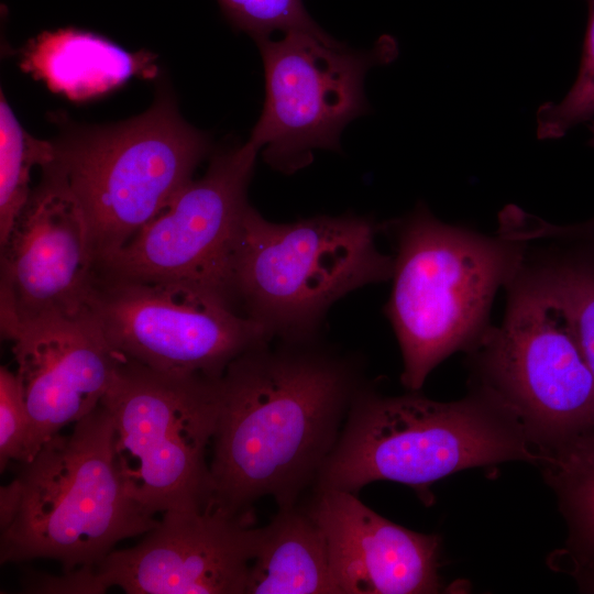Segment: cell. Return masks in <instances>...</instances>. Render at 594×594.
<instances>
[{
    "instance_id": "1",
    "label": "cell",
    "mask_w": 594,
    "mask_h": 594,
    "mask_svg": "<svg viewBox=\"0 0 594 594\" xmlns=\"http://www.w3.org/2000/svg\"><path fill=\"white\" fill-rule=\"evenodd\" d=\"M306 344L255 346L219 378L208 506L244 513L273 496L286 507L314 486L362 385L349 360Z\"/></svg>"
},
{
    "instance_id": "2",
    "label": "cell",
    "mask_w": 594,
    "mask_h": 594,
    "mask_svg": "<svg viewBox=\"0 0 594 594\" xmlns=\"http://www.w3.org/2000/svg\"><path fill=\"white\" fill-rule=\"evenodd\" d=\"M0 490V562L53 559L63 573L94 571L120 541L158 519L128 493L101 404L58 433Z\"/></svg>"
},
{
    "instance_id": "3",
    "label": "cell",
    "mask_w": 594,
    "mask_h": 594,
    "mask_svg": "<svg viewBox=\"0 0 594 594\" xmlns=\"http://www.w3.org/2000/svg\"><path fill=\"white\" fill-rule=\"evenodd\" d=\"M512 460L540 463L542 453L515 414L483 386L450 403L362 387L312 487L356 494L385 480L428 494L431 484L458 471Z\"/></svg>"
},
{
    "instance_id": "4",
    "label": "cell",
    "mask_w": 594,
    "mask_h": 594,
    "mask_svg": "<svg viewBox=\"0 0 594 594\" xmlns=\"http://www.w3.org/2000/svg\"><path fill=\"white\" fill-rule=\"evenodd\" d=\"M393 226L397 249L385 314L402 351V383L418 392L438 364L483 339L497 290L526 263L527 242L444 223L424 204Z\"/></svg>"
},
{
    "instance_id": "5",
    "label": "cell",
    "mask_w": 594,
    "mask_h": 594,
    "mask_svg": "<svg viewBox=\"0 0 594 594\" xmlns=\"http://www.w3.org/2000/svg\"><path fill=\"white\" fill-rule=\"evenodd\" d=\"M378 229L351 215L275 223L249 205L230 256L228 298L272 339L307 342L333 302L392 278L394 257L377 249Z\"/></svg>"
},
{
    "instance_id": "6",
    "label": "cell",
    "mask_w": 594,
    "mask_h": 594,
    "mask_svg": "<svg viewBox=\"0 0 594 594\" xmlns=\"http://www.w3.org/2000/svg\"><path fill=\"white\" fill-rule=\"evenodd\" d=\"M502 323L471 352L492 392L547 451L594 430V376L551 266L527 261L506 287Z\"/></svg>"
},
{
    "instance_id": "7",
    "label": "cell",
    "mask_w": 594,
    "mask_h": 594,
    "mask_svg": "<svg viewBox=\"0 0 594 594\" xmlns=\"http://www.w3.org/2000/svg\"><path fill=\"white\" fill-rule=\"evenodd\" d=\"M53 142V162L86 213L96 264L168 205L210 148L168 94L134 118L69 127Z\"/></svg>"
},
{
    "instance_id": "8",
    "label": "cell",
    "mask_w": 594,
    "mask_h": 594,
    "mask_svg": "<svg viewBox=\"0 0 594 594\" xmlns=\"http://www.w3.org/2000/svg\"><path fill=\"white\" fill-rule=\"evenodd\" d=\"M219 378L164 373L123 358L102 397L120 476L151 515L209 505L206 451L217 425Z\"/></svg>"
},
{
    "instance_id": "9",
    "label": "cell",
    "mask_w": 594,
    "mask_h": 594,
    "mask_svg": "<svg viewBox=\"0 0 594 594\" xmlns=\"http://www.w3.org/2000/svg\"><path fill=\"white\" fill-rule=\"evenodd\" d=\"M264 66L265 101L250 141L274 169L292 174L317 148L340 150V135L369 111L364 78L393 62L396 41L383 35L355 51L324 34L289 31L256 41Z\"/></svg>"
},
{
    "instance_id": "10",
    "label": "cell",
    "mask_w": 594,
    "mask_h": 594,
    "mask_svg": "<svg viewBox=\"0 0 594 594\" xmlns=\"http://www.w3.org/2000/svg\"><path fill=\"white\" fill-rule=\"evenodd\" d=\"M87 307L120 355L164 373L219 378L235 358L272 341L223 296L186 283L96 273Z\"/></svg>"
},
{
    "instance_id": "11",
    "label": "cell",
    "mask_w": 594,
    "mask_h": 594,
    "mask_svg": "<svg viewBox=\"0 0 594 594\" xmlns=\"http://www.w3.org/2000/svg\"><path fill=\"white\" fill-rule=\"evenodd\" d=\"M258 152L246 141L215 154L206 173L186 184L121 249L98 262L96 273L191 284L230 302L229 262L249 207L248 186Z\"/></svg>"
},
{
    "instance_id": "12",
    "label": "cell",
    "mask_w": 594,
    "mask_h": 594,
    "mask_svg": "<svg viewBox=\"0 0 594 594\" xmlns=\"http://www.w3.org/2000/svg\"><path fill=\"white\" fill-rule=\"evenodd\" d=\"M42 178L1 248V333L88 311L96 257L86 213L59 167Z\"/></svg>"
},
{
    "instance_id": "13",
    "label": "cell",
    "mask_w": 594,
    "mask_h": 594,
    "mask_svg": "<svg viewBox=\"0 0 594 594\" xmlns=\"http://www.w3.org/2000/svg\"><path fill=\"white\" fill-rule=\"evenodd\" d=\"M134 547L92 571L89 594H244L258 528L252 510H169Z\"/></svg>"
},
{
    "instance_id": "14",
    "label": "cell",
    "mask_w": 594,
    "mask_h": 594,
    "mask_svg": "<svg viewBox=\"0 0 594 594\" xmlns=\"http://www.w3.org/2000/svg\"><path fill=\"white\" fill-rule=\"evenodd\" d=\"M2 337L12 342L30 416L25 463L101 403L123 356L89 310L21 323Z\"/></svg>"
},
{
    "instance_id": "15",
    "label": "cell",
    "mask_w": 594,
    "mask_h": 594,
    "mask_svg": "<svg viewBox=\"0 0 594 594\" xmlns=\"http://www.w3.org/2000/svg\"><path fill=\"white\" fill-rule=\"evenodd\" d=\"M306 506L327 538L341 594L438 593L440 538L399 526L355 493L314 491Z\"/></svg>"
},
{
    "instance_id": "16",
    "label": "cell",
    "mask_w": 594,
    "mask_h": 594,
    "mask_svg": "<svg viewBox=\"0 0 594 594\" xmlns=\"http://www.w3.org/2000/svg\"><path fill=\"white\" fill-rule=\"evenodd\" d=\"M147 53H130L92 32H44L24 52L22 68L73 101L108 94L133 76L155 73Z\"/></svg>"
},
{
    "instance_id": "17",
    "label": "cell",
    "mask_w": 594,
    "mask_h": 594,
    "mask_svg": "<svg viewBox=\"0 0 594 594\" xmlns=\"http://www.w3.org/2000/svg\"><path fill=\"white\" fill-rule=\"evenodd\" d=\"M260 527L244 594H341L323 530L306 506Z\"/></svg>"
},
{
    "instance_id": "18",
    "label": "cell",
    "mask_w": 594,
    "mask_h": 594,
    "mask_svg": "<svg viewBox=\"0 0 594 594\" xmlns=\"http://www.w3.org/2000/svg\"><path fill=\"white\" fill-rule=\"evenodd\" d=\"M540 464L568 522L573 558L594 569V430L547 451Z\"/></svg>"
},
{
    "instance_id": "19",
    "label": "cell",
    "mask_w": 594,
    "mask_h": 594,
    "mask_svg": "<svg viewBox=\"0 0 594 594\" xmlns=\"http://www.w3.org/2000/svg\"><path fill=\"white\" fill-rule=\"evenodd\" d=\"M55 157L53 141L29 134L18 121L3 91L0 94V245H2L32 189L31 170L44 167Z\"/></svg>"
},
{
    "instance_id": "20",
    "label": "cell",
    "mask_w": 594,
    "mask_h": 594,
    "mask_svg": "<svg viewBox=\"0 0 594 594\" xmlns=\"http://www.w3.org/2000/svg\"><path fill=\"white\" fill-rule=\"evenodd\" d=\"M549 262L594 376V249L574 243Z\"/></svg>"
},
{
    "instance_id": "21",
    "label": "cell",
    "mask_w": 594,
    "mask_h": 594,
    "mask_svg": "<svg viewBox=\"0 0 594 594\" xmlns=\"http://www.w3.org/2000/svg\"><path fill=\"white\" fill-rule=\"evenodd\" d=\"M587 3V28L578 77L560 102H544L536 113L537 136L560 139L594 117V0Z\"/></svg>"
},
{
    "instance_id": "22",
    "label": "cell",
    "mask_w": 594,
    "mask_h": 594,
    "mask_svg": "<svg viewBox=\"0 0 594 594\" xmlns=\"http://www.w3.org/2000/svg\"><path fill=\"white\" fill-rule=\"evenodd\" d=\"M228 21L255 41L289 31L324 34L304 0H217Z\"/></svg>"
},
{
    "instance_id": "23",
    "label": "cell",
    "mask_w": 594,
    "mask_h": 594,
    "mask_svg": "<svg viewBox=\"0 0 594 594\" xmlns=\"http://www.w3.org/2000/svg\"><path fill=\"white\" fill-rule=\"evenodd\" d=\"M30 430L24 391L16 372L0 369V469L10 461L22 463Z\"/></svg>"
},
{
    "instance_id": "24",
    "label": "cell",
    "mask_w": 594,
    "mask_h": 594,
    "mask_svg": "<svg viewBox=\"0 0 594 594\" xmlns=\"http://www.w3.org/2000/svg\"><path fill=\"white\" fill-rule=\"evenodd\" d=\"M588 129L591 132L588 144L594 147V120H591ZM509 230L513 238L525 242L550 239L594 249V217L580 223L559 226L518 209L512 218Z\"/></svg>"
}]
</instances>
